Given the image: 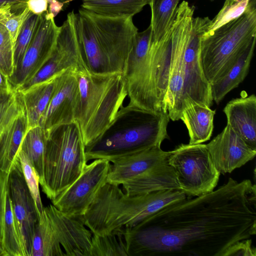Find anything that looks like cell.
I'll list each match as a JSON object with an SVG mask.
<instances>
[{
    "label": "cell",
    "mask_w": 256,
    "mask_h": 256,
    "mask_svg": "<svg viewBox=\"0 0 256 256\" xmlns=\"http://www.w3.org/2000/svg\"><path fill=\"white\" fill-rule=\"evenodd\" d=\"M14 44L6 27L0 23V72L10 78L15 71Z\"/></svg>",
    "instance_id": "35"
},
{
    "label": "cell",
    "mask_w": 256,
    "mask_h": 256,
    "mask_svg": "<svg viewBox=\"0 0 256 256\" xmlns=\"http://www.w3.org/2000/svg\"><path fill=\"white\" fill-rule=\"evenodd\" d=\"M110 162L96 159L86 164L80 176L52 201L64 214L74 218L82 216L99 190L107 182Z\"/></svg>",
    "instance_id": "10"
},
{
    "label": "cell",
    "mask_w": 256,
    "mask_h": 256,
    "mask_svg": "<svg viewBox=\"0 0 256 256\" xmlns=\"http://www.w3.org/2000/svg\"><path fill=\"white\" fill-rule=\"evenodd\" d=\"M256 248L252 246L250 239L238 241L228 248L223 256H256Z\"/></svg>",
    "instance_id": "37"
},
{
    "label": "cell",
    "mask_w": 256,
    "mask_h": 256,
    "mask_svg": "<svg viewBox=\"0 0 256 256\" xmlns=\"http://www.w3.org/2000/svg\"><path fill=\"white\" fill-rule=\"evenodd\" d=\"M227 124L251 148L256 150V96L242 95L228 102L223 110Z\"/></svg>",
    "instance_id": "19"
},
{
    "label": "cell",
    "mask_w": 256,
    "mask_h": 256,
    "mask_svg": "<svg viewBox=\"0 0 256 256\" xmlns=\"http://www.w3.org/2000/svg\"><path fill=\"white\" fill-rule=\"evenodd\" d=\"M38 18V15L30 12L16 38L14 51L15 71L20 64L30 45Z\"/></svg>",
    "instance_id": "34"
},
{
    "label": "cell",
    "mask_w": 256,
    "mask_h": 256,
    "mask_svg": "<svg viewBox=\"0 0 256 256\" xmlns=\"http://www.w3.org/2000/svg\"><path fill=\"white\" fill-rule=\"evenodd\" d=\"M18 2L16 0H0V6L4 4L8 3V2Z\"/></svg>",
    "instance_id": "43"
},
{
    "label": "cell",
    "mask_w": 256,
    "mask_h": 256,
    "mask_svg": "<svg viewBox=\"0 0 256 256\" xmlns=\"http://www.w3.org/2000/svg\"><path fill=\"white\" fill-rule=\"evenodd\" d=\"M48 11L38 15L30 42L20 64L8 78L14 90L32 78L50 57L60 30Z\"/></svg>",
    "instance_id": "12"
},
{
    "label": "cell",
    "mask_w": 256,
    "mask_h": 256,
    "mask_svg": "<svg viewBox=\"0 0 256 256\" xmlns=\"http://www.w3.org/2000/svg\"><path fill=\"white\" fill-rule=\"evenodd\" d=\"M180 0H151L150 26L153 40L157 41L166 32L174 19Z\"/></svg>",
    "instance_id": "29"
},
{
    "label": "cell",
    "mask_w": 256,
    "mask_h": 256,
    "mask_svg": "<svg viewBox=\"0 0 256 256\" xmlns=\"http://www.w3.org/2000/svg\"><path fill=\"white\" fill-rule=\"evenodd\" d=\"M26 3L28 0H16ZM48 2V12L55 17L60 11L66 8L70 0H47Z\"/></svg>",
    "instance_id": "39"
},
{
    "label": "cell",
    "mask_w": 256,
    "mask_h": 256,
    "mask_svg": "<svg viewBox=\"0 0 256 256\" xmlns=\"http://www.w3.org/2000/svg\"><path fill=\"white\" fill-rule=\"evenodd\" d=\"M86 69L81 56L76 25V14L69 12L60 26L56 44L46 63L17 91L22 92L31 86L67 70L76 72Z\"/></svg>",
    "instance_id": "11"
},
{
    "label": "cell",
    "mask_w": 256,
    "mask_h": 256,
    "mask_svg": "<svg viewBox=\"0 0 256 256\" xmlns=\"http://www.w3.org/2000/svg\"><path fill=\"white\" fill-rule=\"evenodd\" d=\"M18 158L26 184L34 200L38 220L42 217L44 210L40 195L38 174L28 156L20 150L18 152Z\"/></svg>",
    "instance_id": "32"
},
{
    "label": "cell",
    "mask_w": 256,
    "mask_h": 256,
    "mask_svg": "<svg viewBox=\"0 0 256 256\" xmlns=\"http://www.w3.org/2000/svg\"><path fill=\"white\" fill-rule=\"evenodd\" d=\"M61 74L21 92L26 109L29 128L39 126L40 118L53 95L58 78Z\"/></svg>",
    "instance_id": "24"
},
{
    "label": "cell",
    "mask_w": 256,
    "mask_h": 256,
    "mask_svg": "<svg viewBox=\"0 0 256 256\" xmlns=\"http://www.w3.org/2000/svg\"><path fill=\"white\" fill-rule=\"evenodd\" d=\"M78 91L74 72L67 70L59 76L55 90L39 123L46 132L58 125L74 121Z\"/></svg>",
    "instance_id": "16"
},
{
    "label": "cell",
    "mask_w": 256,
    "mask_h": 256,
    "mask_svg": "<svg viewBox=\"0 0 256 256\" xmlns=\"http://www.w3.org/2000/svg\"><path fill=\"white\" fill-rule=\"evenodd\" d=\"M210 1H214V0H210ZM241 0H226L223 6H230L236 2H237Z\"/></svg>",
    "instance_id": "42"
},
{
    "label": "cell",
    "mask_w": 256,
    "mask_h": 256,
    "mask_svg": "<svg viewBox=\"0 0 256 256\" xmlns=\"http://www.w3.org/2000/svg\"><path fill=\"white\" fill-rule=\"evenodd\" d=\"M256 38V0H250L239 17L202 35L200 58L204 75L210 84L226 74Z\"/></svg>",
    "instance_id": "7"
},
{
    "label": "cell",
    "mask_w": 256,
    "mask_h": 256,
    "mask_svg": "<svg viewBox=\"0 0 256 256\" xmlns=\"http://www.w3.org/2000/svg\"><path fill=\"white\" fill-rule=\"evenodd\" d=\"M180 189L189 196H198L212 192L220 173L216 168L206 144H181L168 158Z\"/></svg>",
    "instance_id": "8"
},
{
    "label": "cell",
    "mask_w": 256,
    "mask_h": 256,
    "mask_svg": "<svg viewBox=\"0 0 256 256\" xmlns=\"http://www.w3.org/2000/svg\"><path fill=\"white\" fill-rule=\"evenodd\" d=\"M78 84L74 121L85 146L109 126L128 96L122 74H98L86 69L74 72Z\"/></svg>",
    "instance_id": "5"
},
{
    "label": "cell",
    "mask_w": 256,
    "mask_h": 256,
    "mask_svg": "<svg viewBox=\"0 0 256 256\" xmlns=\"http://www.w3.org/2000/svg\"><path fill=\"white\" fill-rule=\"evenodd\" d=\"M206 146L216 168L223 174L244 165L256 154V150L249 147L228 124Z\"/></svg>",
    "instance_id": "17"
},
{
    "label": "cell",
    "mask_w": 256,
    "mask_h": 256,
    "mask_svg": "<svg viewBox=\"0 0 256 256\" xmlns=\"http://www.w3.org/2000/svg\"><path fill=\"white\" fill-rule=\"evenodd\" d=\"M90 256H128L120 232L117 230L103 234H92Z\"/></svg>",
    "instance_id": "30"
},
{
    "label": "cell",
    "mask_w": 256,
    "mask_h": 256,
    "mask_svg": "<svg viewBox=\"0 0 256 256\" xmlns=\"http://www.w3.org/2000/svg\"><path fill=\"white\" fill-rule=\"evenodd\" d=\"M194 8L182 1L178 6L172 30V42L166 107L173 121L180 120L184 91V52L190 32Z\"/></svg>",
    "instance_id": "9"
},
{
    "label": "cell",
    "mask_w": 256,
    "mask_h": 256,
    "mask_svg": "<svg viewBox=\"0 0 256 256\" xmlns=\"http://www.w3.org/2000/svg\"><path fill=\"white\" fill-rule=\"evenodd\" d=\"M250 0H241L222 8L212 20L207 32H212L224 24L239 17L245 11Z\"/></svg>",
    "instance_id": "36"
},
{
    "label": "cell",
    "mask_w": 256,
    "mask_h": 256,
    "mask_svg": "<svg viewBox=\"0 0 256 256\" xmlns=\"http://www.w3.org/2000/svg\"><path fill=\"white\" fill-rule=\"evenodd\" d=\"M256 38L252 40L244 50L226 74L210 84L212 96L216 104H218L230 92L238 86L248 74Z\"/></svg>",
    "instance_id": "23"
},
{
    "label": "cell",
    "mask_w": 256,
    "mask_h": 256,
    "mask_svg": "<svg viewBox=\"0 0 256 256\" xmlns=\"http://www.w3.org/2000/svg\"><path fill=\"white\" fill-rule=\"evenodd\" d=\"M23 104L21 92L14 90L0 92V137L8 124L18 114Z\"/></svg>",
    "instance_id": "33"
},
{
    "label": "cell",
    "mask_w": 256,
    "mask_h": 256,
    "mask_svg": "<svg viewBox=\"0 0 256 256\" xmlns=\"http://www.w3.org/2000/svg\"><path fill=\"white\" fill-rule=\"evenodd\" d=\"M44 212L66 256H90L92 234L79 218L64 214L52 204Z\"/></svg>",
    "instance_id": "15"
},
{
    "label": "cell",
    "mask_w": 256,
    "mask_h": 256,
    "mask_svg": "<svg viewBox=\"0 0 256 256\" xmlns=\"http://www.w3.org/2000/svg\"><path fill=\"white\" fill-rule=\"evenodd\" d=\"M14 90L8 80V78L0 72V92H8Z\"/></svg>",
    "instance_id": "41"
},
{
    "label": "cell",
    "mask_w": 256,
    "mask_h": 256,
    "mask_svg": "<svg viewBox=\"0 0 256 256\" xmlns=\"http://www.w3.org/2000/svg\"><path fill=\"white\" fill-rule=\"evenodd\" d=\"M46 139L44 130L40 126H37L28 130L20 146V150L26 154L38 172L40 184L43 179Z\"/></svg>",
    "instance_id": "28"
},
{
    "label": "cell",
    "mask_w": 256,
    "mask_h": 256,
    "mask_svg": "<svg viewBox=\"0 0 256 256\" xmlns=\"http://www.w3.org/2000/svg\"><path fill=\"white\" fill-rule=\"evenodd\" d=\"M168 112H152L130 102L122 106L114 119L93 142L85 146L87 162H110L156 146L168 138Z\"/></svg>",
    "instance_id": "3"
},
{
    "label": "cell",
    "mask_w": 256,
    "mask_h": 256,
    "mask_svg": "<svg viewBox=\"0 0 256 256\" xmlns=\"http://www.w3.org/2000/svg\"><path fill=\"white\" fill-rule=\"evenodd\" d=\"M216 110L188 96L183 100L181 120L188 132L189 144H202L209 140L214 129Z\"/></svg>",
    "instance_id": "20"
},
{
    "label": "cell",
    "mask_w": 256,
    "mask_h": 256,
    "mask_svg": "<svg viewBox=\"0 0 256 256\" xmlns=\"http://www.w3.org/2000/svg\"><path fill=\"white\" fill-rule=\"evenodd\" d=\"M8 173L0 170V240L2 236V226L5 210L6 196Z\"/></svg>",
    "instance_id": "38"
},
{
    "label": "cell",
    "mask_w": 256,
    "mask_h": 256,
    "mask_svg": "<svg viewBox=\"0 0 256 256\" xmlns=\"http://www.w3.org/2000/svg\"><path fill=\"white\" fill-rule=\"evenodd\" d=\"M188 197L178 188L130 195L119 186L106 182L79 218L92 234H103L133 228L162 208Z\"/></svg>",
    "instance_id": "4"
},
{
    "label": "cell",
    "mask_w": 256,
    "mask_h": 256,
    "mask_svg": "<svg viewBox=\"0 0 256 256\" xmlns=\"http://www.w3.org/2000/svg\"><path fill=\"white\" fill-rule=\"evenodd\" d=\"M46 134L44 176L40 185L52 200L80 176L88 162L76 122L56 126Z\"/></svg>",
    "instance_id": "6"
},
{
    "label": "cell",
    "mask_w": 256,
    "mask_h": 256,
    "mask_svg": "<svg viewBox=\"0 0 256 256\" xmlns=\"http://www.w3.org/2000/svg\"><path fill=\"white\" fill-rule=\"evenodd\" d=\"M26 3L16 2L0 6V23L8 31L14 44L20 30L30 13Z\"/></svg>",
    "instance_id": "31"
},
{
    "label": "cell",
    "mask_w": 256,
    "mask_h": 256,
    "mask_svg": "<svg viewBox=\"0 0 256 256\" xmlns=\"http://www.w3.org/2000/svg\"><path fill=\"white\" fill-rule=\"evenodd\" d=\"M128 256H223L256 234V188L230 178L216 190L172 203L120 230Z\"/></svg>",
    "instance_id": "1"
},
{
    "label": "cell",
    "mask_w": 256,
    "mask_h": 256,
    "mask_svg": "<svg viewBox=\"0 0 256 256\" xmlns=\"http://www.w3.org/2000/svg\"><path fill=\"white\" fill-rule=\"evenodd\" d=\"M211 22L208 17L193 18L184 52L186 96L210 108L214 100L211 85L204 75L202 66L200 40L202 35L208 31Z\"/></svg>",
    "instance_id": "13"
},
{
    "label": "cell",
    "mask_w": 256,
    "mask_h": 256,
    "mask_svg": "<svg viewBox=\"0 0 256 256\" xmlns=\"http://www.w3.org/2000/svg\"><path fill=\"white\" fill-rule=\"evenodd\" d=\"M26 3L30 10L36 15H40L48 10L47 0H28Z\"/></svg>",
    "instance_id": "40"
},
{
    "label": "cell",
    "mask_w": 256,
    "mask_h": 256,
    "mask_svg": "<svg viewBox=\"0 0 256 256\" xmlns=\"http://www.w3.org/2000/svg\"><path fill=\"white\" fill-rule=\"evenodd\" d=\"M66 256L58 241L44 210L34 228L30 256Z\"/></svg>",
    "instance_id": "26"
},
{
    "label": "cell",
    "mask_w": 256,
    "mask_h": 256,
    "mask_svg": "<svg viewBox=\"0 0 256 256\" xmlns=\"http://www.w3.org/2000/svg\"><path fill=\"white\" fill-rule=\"evenodd\" d=\"M151 0H82V8L99 16L110 18L132 17Z\"/></svg>",
    "instance_id": "25"
},
{
    "label": "cell",
    "mask_w": 256,
    "mask_h": 256,
    "mask_svg": "<svg viewBox=\"0 0 256 256\" xmlns=\"http://www.w3.org/2000/svg\"><path fill=\"white\" fill-rule=\"evenodd\" d=\"M1 244L6 256H26L8 188Z\"/></svg>",
    "instance_id": "27"
},
{
    "label": "cell",
    "mask_w": 256,
    "mask_h": 256,
    "mask_svg": "<svg viewBox=\"0 0 256 256\" xmlns=\"http://www.w3.org/2000/svg\"><path fill=\"white\" fill-rule=\"evenodd\" d=\"M170 151H164L160 146L116 158L110 162L107 182L120 186L168 161Z\"/></svg>",
    "instance_id": "18"
},
{
    "label": "cell",
    "mask_w": 256,
    "mask_h": 256,
    "mask_svg": "<svg viewBox=\"0 0 256 256\" xmlns=\"http://www.w3.org/2000/svg\"><path fill=\"white\" fill-rule=\"evenodd\" d=\"M0 256H6V253L2 248L1 242L0 240Z\"/></svg>",
    "instance_id": "44"
},
{
    "label": "cell",
    "mask_w": 256,
    "mask_h": 256,
    "mask_svg": "<svg viewBox=\"0 0 256 256\" xmlns=\"http://www.w3.org/2000/svg\"><path fill=\"white\" fill-rule=\"evenodd\" d=\"M28 128L24 104L16 117L8 124L0 137V170L9 173L18 158L20 146Z\"/></svg>",
    "instance_id": "22"
},
{
    "label": "cell",
    "mask_w": 256,
    "mask_h": 256,
    "mask_svg": "<svg viewBox=\"0 0 256 256\" xmlns=\"http://www.w3.org/2000/svg\"><path fill=\"white\" fill-rule=\"evenodd\" d=\"M8 190L26 256H30L34 230L38 216L18 158L14 162L8 173Z\"/></svg>",
    "instance_id": "14"
},
{
    "label": "cell",
    "mask_w": 256,
    "mask_h": 256,
    "mask_svg": "<svg viewBox=\"0 0 256 256\" xmlns=\"http://www.w3.org/2000/svg\"><path fill=\"white\" fill-rule=\"evenodd\" d=\"M130 195L142 194L172 188L180 189L173 168L168 161L122 184Z\"/></svg>",
    "instance_id": "21"
},
{
    "label": "cell",
    "mask_w": 256,
    "mask_h": 256,
    "mask_svg": "<svg viewBox=\"0 0 256 256\" xmlns=\"http://www.w3.org/2000/svg\"><path fill=\"white\" fill-rule=\"evenodd\" d=\"M76 25L85 68L98 74H123L138 29L132 17L110 18L80 8Z\"/></svg>",
    "instance_id": "2"
}]
</instances>
